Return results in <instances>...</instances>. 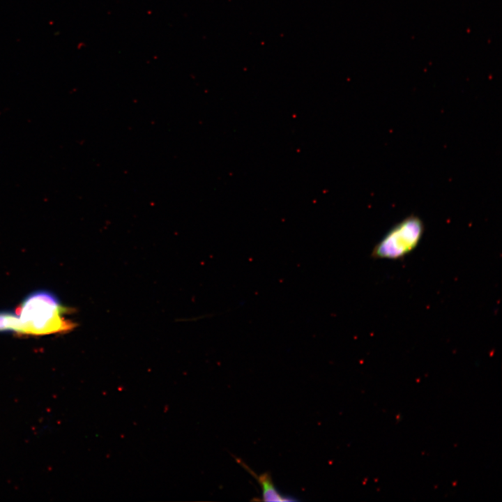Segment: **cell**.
I'll list each match as a JSON object with an SVG mask.
<instances>
[{"mask_svg":"<svg viewBox=\"0 0 502 502\" xmlns=\"http://www.w3.org/2000/svg\"><path fill=\"white\" fill-rule=\"evenodd\" d=\"M68 309L57 298L47 291L29 295L17 309L18 333L28 335H48L73 329L75 324L64 314Z\"/></svg>","mask_w":502,"mask_h":502,"instance_id":"cell-1","label":"cell"},{"mask_svg":"<svg viewBox=\"0 0 502 502\" xmlns=\"http://www.w3.org/2000/svg\"><path fill=\"white\" fill-rule=\"evenodd\" d=\"M424 225L417 216L410 215L395 225L374 246L372 257L398 259L412 252L418 245Z\"/></svg>","mask_w":502,"mask_h":502,"instance_id":"cell-2","label":"cell"},{"mask_svg":"<svg viewBox=\"0 0 502 502\" xmlns=\"http://www.w3.org/2000/svg\"><path fill=\"white\" fill-rule=\"evenodd\" d=\"M236 461L252 475L258 482L262 490V500L264 501H295L296 499L282 494L274 485L273 481L269 473H264L257 475L249 466L241 459L235 457Z\"/></svg>","mask_w":502,"mask_h":502,"instance_id":"cell-3","label":"cell"},{"mask_svg":"<svg viewBox=\"0 0 502 502\" xmlns=\"http://www.w3.org/2000/svg\"><path fill=\"white\" fill-rule=\"evenodd\" d=\"M18 330V318L17 314L10 312H0V331Z\"/></svg>","mask_w":502,"mask_h":502,"instance_id":"cell-4","label":"cell"}]
</instances>
